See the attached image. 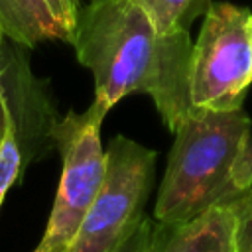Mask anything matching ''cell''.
<instances>
[{"mask_svg":"<svg viewBox=\"0 0 252 252\" xmlns=\"http://www.w3.org/2000/svg\"><path fill=\"white\" fill-rule=\"evenodd\" d=\"M18 134V124L14 118L0 144V205L22 171V144Z\"/></svg>","mask_w":252,"mask_h":252,"instance_id":"obj_9","label":"cell"},{"mask_svg":"<svg viewBox=\"0 0 252 252\" xmlns=\"http://www.w3.org/2000/svg\"><path fill=\"white\" fill-rule=\"evenodd\" d=\"M104 156L102 185L67 252H116L146 220L144 205L154 185L156 150L114 136Z\"/></svg>","mask_w":252,"mask_h":252,"instance_id":"obj_4","label":"cell"},{"mask_svg":"<svg viewBox=\"0 0 252 252\" xmlns=\"http://www.w3.org/2000/svg\"><path fill=\"white\" fill-rule=\"evenodd\" d=\"M228 203L234 213V252H252V187Z\"/></svg>","mask_w":252,"mask_h":252,"instance_id":"obj_10","label":"cell"},{"mask_svg":"<svg viewBox=\"0 0 252 252\" xmlns=\"http://www.w3.org/2000/svg\"><path fill=\"white\" fill-rule=\"evenodd\" d=\"M71 43L93 73V102L104 112L126 94L146 93L173 132L195 108L189 32H159L140 0H89L77 12Z\"/></svg>","mask_w":252,"mask_h":252,"instance_id":"obj_1","label":"cell"},{"mask_svg":"<svg viewBox=\"0 0 252 252\" xmlns=\"http://www.w3.org/2000/svg\"><path fill=\"white\" fill-rule=\"evenodd\" d=\"M106 112L94 102L83 112H67L53 124L51 138L61 154V177L45 232L33 252H67L83 224L106 171L100 124Z\"/></svg>","mask_w":252,"mask_h":252,"instance_id":"obj_3","label":"cell"},{"mask_svg":"<svg viewBox=\"0 0 252 252\" xmlns=\"http://www.w3.org/2000/svg\"><path fill=\"white\" fill-rule=\"evenodd\" d=\"M154 26L163 32H189L191 24L207 12L211 0H140Z\"/></svg>","mask_w":252,"mask_h":252,"instance_id":"obj_8","label":"cell"},{"mask_svg":"<svg viewBox=\"0 0 252 252\" xmlns=\"http://www.w3.org/2000/svg\"><path fill=\"white\" fill-rule=\"evenodd\" d=\"M152 232H154V224L146 219L122 244L116 252H148L150 240H152Z\"/></svg>","mask_w":252,"mask_h":252,"instance_id":"obj_13","label":"cell"},{"mask_svg":"<svg viewBox=\"0 0 252 252\" xmlns=\"http://www.w3.org/2000/svg\"><path fill=\"white\" fill-rule=\"evenodd\" d=\"M148 252H234L230 203L215 205L181 224H154Z\"/></svg>","mask_w":252,"mask_h":252,"instance_id":"obj_6","label":"cell"},{"mask_svg":"<svg viewBox=\"0 0 252 252\" xmlns=\"http://www.w3.org/2000/svg\"><path fill=\"white\" fill-rule=\"evenodd\" d=\"M173 134L154 207L156 220L165 226L187 222L240 193L232 181V167L250 138V118L242 106L193 108Z\"/></svg>","mask_w":252,"mask_h":252,"instance_id":"obj_2","label":"cell"},{"mask_svg":"<svg viewBox=\"0 0 252 252\" xmlns=\"http://www.w3.org/2000/svg\"><path fill=\"white\" fill-rule=\"evenodd\" d=\"M232 181L238 191L252 187V138H248L236 158V163L232 167Z\"/></svg>","mask_w":252,"mask_h":252,"instance_id":"obj_12","label":"cell"},{"mask_svg":"<svg viewBox=\"0 0 252 252\" xmlns=\"http://www.w3.org/2000/svg\"><path fill=\"white\" fill-rule=\"evenodd\" d=\"M14 118H16V116H14V110H12V106H10L8 96H6V93H4L2 77H0V144H2L4 134H6V130H8V126H10V122H12Z\"/></svg>","mask_w":252,"mask_h":252,"instance_id":"obj_14","label":"cell"},{"mask_svg":"<svg viewBox=\"0 0 252 252\" xmlns=\"http://www.w3.org/2000/svg\"><path fill=\"white\" fill-rule=\"evenodd\" d=\"M0 20L4 33L28 47L47 39L69 41L45 0H0Z\"/></svg>","mask_w":252,"mask_h":252,"instance_id":"obj_7","label":"cell"},{"mask_svg":"<svg viewBox=\"0 0 252 252\" xmlns=\"http://www.w3.org/2000/svg\"><path fill=\"white\" fill-rule=\"evenodd\" d=\"M4 26H2V20H0V47H2V39H4ZM0 77H2V67H0Z\"/></svg>","mask_w":252,"mask_h":252,"instance_id":"obj_15","label":"cell"},{"mask_svg":"<svg viewBox=\"0 0 252 252\" xmlns=\"http://www.w3.org/2000/svg\"><path fill=\"white\" fill-rule=\"evenodd\" d=\"M49 10L53 12V16L57 18V22L61 24V28L65 30L69 41L73 37V30H75V20H77V12L81 8V0H45Z\"/></svg>","mask_w":252,"mask_h":252,"instance_id":"obj_11","label":"cell"},{"mask_svg":"<svg viewBox=\"0 0 252 252\" xmlns=\"http://www.w3.org/2000/svg\"><path fill=\"white\" fill-rule=\"evenodd\" d=\"M252 85V12L211 2L191 55V104L209 110L240 108Z\"/></svg>","mask_w":252,"mask_h":252,"instance_id":"obj_5","label":"cell"}]
</instances>
